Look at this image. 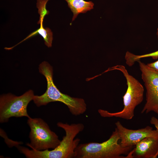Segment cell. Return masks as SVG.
<instances>
[{"mask_svg": "<svg viewBox=\"0 0 158 158\" xmlns=\"http://www.w3.org/2000/svg\"><path fill=\"white\" fill-rule=\"evenodd\" d=\"M150 123L154 125L156 128V129L158 130V119L155 117H152L150 120Z\"/></svg>", "mask_w": 158, "mask_h": 158, "instance_id": "15", "label": "cell"}, {"mask_svg": "<svg viewBox=\"0 0 158 158\" xmlns=\"http://www.w3.org/2000/svg\"><path fill=\"white\" fill-rule=\"evenodd\" d=\"M157 38H158V28L157 30Z\"/></svg>", "mask_w": 158, "mask_h": 158, "instance_id": "16", "label": "cell"}, {"mask_svg": "<svg viewBox=\"0 0 158 158\" xmlns=\"http://www.w3.org/2000/svg\"><path fill=\"white\" fill-rule=\"evenodd\" d=\"M151 57L154 59L158 58V50L155 51L145 54L137 55L134 54L132 57V59L134 61H137L142 58Z\"/></svg>", "mask_w": 158, "mask_h": 158, "instance_id": "13", "label": "cell"}, {"mask_svg": "<svg viewBox=\"0 0 158 158\" xmlns=\"http://www.w3.org/2000/svg\"><path fill=\"white\" fill-rule=\"evenodd\" d=\"M58 127L63 129L66 135L63 136L60 144L53 150H47L38 151L22 146H20L18 150L27 158H72L75 157V150L79 145L80 139H75L80 133L84 129V126L82 123L69 124L58 122Z\"/></svg>", "mask_w": 158, "mask_h": 158, "instance_id": "1", "label": "cell"}, {"mask_svg": "<svg viewBox=\"0 0 158 158\" xmlns=\"http://www.w3.org/2000/svg\"><path fill=\"white\" fill-rule=\"evenodd\" d=\"M35 95L32 90H29L23 95L17 96L8 93L0 97V123L8 121L12 117L25 116L31 118L28 113L27 107L33 100Z\"/></svg>", "mask_w": 158, "mask_h": 158, "instance_id": "6", "label": "cell"}, {"mask_svg": "<svg viewBox=\"0 0 158 158\" xmlns=\"http://www.w3.org/2000/svg\"><path fill=\"white\" fill-rule=\"evenodd\" d=\"M146 90V102L141 113L152 111L158 116V72L140 60L137 61Z\"/></svg>", "mask_w": 158, "mask_h": 158, "instance_id": "7", "label": "cell"}, {"mask_svg": "<svg viewBox=\"0 0 158 158\" xmlns=\"http://www.w3.org/2000/svg\"><path fill=\"white\" fill-rule=\"evenodd\" d=\"M158 152V137H147L135 146L133 158H156Z\"/></svg>", "mask_w": 158, "mask_h": 158, "instance_id": "9", "label": "cell"}, {"mask_svg": "<svg viewBox=\"0 0 158 158\" xmlns=\"http://www.w3.org/2000/svg\"><path fill=\"white\" fill-rule=\"evenodd\" d=\"M120 138L116 128L109 138L101 143L79 144L75 150V158H128L134 146L124 147L119 143Z\"/></svg>", "mask_w": 158, "mask_h": 158, "instance_id": "3", "label": "cell"}, {"mask_svg": "<svg viewBox=\"0 0 158 158\" xmlns=\"http://www.w3.org/2000/svg\"><path fill=\"white\" fill-rule=\"evenodd\" d=\"M73 13L72 21L80 13H85L93 8L94 3L84 0H65Z\"/></svg>", "mask_w": 158, "mask_h": 158, "instance_id": "10", "label": "cell"}, {"mask_svg": "<svg viewBox=\"0 0 158 158\" xmlns=\"http://www.w3.org/2000/svg\"><path fill=\"white\" fill-rule=\"evenodd\" d=\"M39 69L45 77L47 86L44 94L34 96L33 100L37 107L46 105L51 102H59L66 105L73 115L79 116L85 112L87 105L83 99L73 97L63 94L57 88L53 80L52 67L48 62H42L39 65Z\"/></svg>", "mask_w": 158, "mask_h": 158, "instance_id": "2", "label": "cell"}, {"mask_svg": "<svg viewBox=\"0 0 158 158\" xmlns=\"http://www.w3.org/2000/svg\"><path fill=\"white\" fill-rule=\"evenodd\" d=\"M147 65L150 68L158 72V60L154 62L148 63Z\"/></svg>", "mask_w": 158, "mask_h": 158, "instance_id": "14", "label": "cell"}, {"mask_svg": "<svg viewBox=\"0 0 158 158\" xmlns=\"http://www.w3.org/2000/svg\"><path fill=\"white\" fill-rule=\"evenodd\" d=\"M157 156H158V153H157Z\"/></svg>", "mask_w": 158, "mask_h": 158, "instance_id": "17", "label": "cell"}, {"mask_svg": "<svg viewBox=\"0 0 158 158\" xmlns=\"http://www.w3.org/2000/svg\"><path fill=\"white\" fill-rule=\"evenodd\" d=\"M27 123L30 129V142L26 145L32 149L38 151L54 149L60 144L61 141L58 136L42 118H28Z\"/></svg>", "mask_w": 158, "mask_h": 158, "instance_id": "5", "label": "cell"}, {"mask_svg": "<svg viewBox=\"0 0 158 158\" xmlns=\"http://www.w3.org/2000/svg\"><path fill=\"white\" fill-rule=\"evenodd\" d=\"M123 147H132L147 137H158V130L149 126L137 130L130 129L123 126L119 121L115 123Z\"/></svg>", "mask_w": 158, "mask_h": 158, "instance_id": "8", "label": "cell"}, {"mask_svg": "<svg viewBox=\"0 0 158 158\" xmlns=\"http://www.w3.org/2000/svg\"><path fill=\"white\" fill-rule=\"evenodd\" d=\"M40 25V27L38 29L31 33L15 46L32 37L39 34L43 37L45 45L48 47H51L53 40L52 32L49 28H44L43 26V23H41Z\"/></svg>", "mask_w": 158, "mask_h": 158, "instance_id": "11", "label": "cell"}, {"mask_svg": "<svg viewBox=\"0 0 158 158\" xmlns=\"http://www.w3.org/2000/svg\"><path fill=\"white\" fill-rule=\"evenodd\" d=\"M49 0H37L36 7L38 9V13L40 15L39 19L37 22L38 24L43 23L45 16L49 14V11L46 9V5Z\"/></svg>", "mask_w": 158, "mask_h": 158, "instance_id": "12", "label": "cell"}, {"mask_svg": "<svg viewBox=\"0 0 158 158\" xmlns=\"http://www.w3.org/2000/svg\"><path fill=\"white\" fill-rule=\"evenodd\" d=\"M116 70L122 73L127 82V91L123 97L124 107L121 111L110 112L107 110L99 109L98 112L104 117H115L130 120L134 116L135 107L143 101L144 89L140 82L128 72L125 67L117 65L109 68L106 71Z\"/></svg>", "mask_w": 158, "mask_h": 158, "instance_id": "4", "label": "cell"}]
</instances>
